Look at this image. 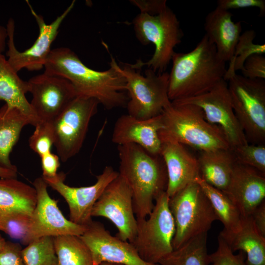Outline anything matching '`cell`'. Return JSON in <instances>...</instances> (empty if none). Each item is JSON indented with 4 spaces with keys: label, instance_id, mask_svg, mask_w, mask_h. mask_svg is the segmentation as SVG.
Returning <instances> with one entry per match:
<instances>
[{
    "label": "cell",
    "instance_id": "cell-31",
    "mask_svg": "<svg viewBox=\"0 0 265 265\" xmlns=\"http://www.w3.org/2000/svg\"><path fill=\"white\" fill-rule=\"evenodd\" d=\"M256 35L253 29L246 30L241 33L236 46L233 56L229 61V65L232 66L236 72L242 70L245 61L251 55L263 54L265 53L264 44L254 43Z\"/></svg>",
    "mask_w": 265,
    "mask_h": 265
},
{
    "label": "cell",
    "instance_id": "cell-29",
    "mask_svg": "<svg viewBox=\"0 0 265 265\" xmlns=\"http://www.w3.org/2000/svg\"><path fill=\"white\" fill-rule=\"evenodd\" d=\"M57 265H94L91 252L79 236L53 237Z\"/></svg>",
    "mask_w": 265,
    "mask_h": 265
},
{
    "label": "cell",
    "instance_id": "cell-6",
    "mask_svg": "<svg viewBox=\"0 0 265 265\" xmlns=\"http://www.w3.org/2000/svg\"><path fill=\"white\" fill-rule=\"evenodd\" d=\"M224 80L227 82L236 117L248 143L265 144V80L250 79L228 67Z\"/></svg>",
    "mask_w": 265,
    "mask_h": 265
},
{
    "label": "cell",
    "instance_id": "cell-28",
    "mask_svg": "<svg viewBox=\"0 0 265 265\" xmlns=\"http://www.w3.org/2000/svg\"><path fill=\"white\" fill-rule=\"evenodd\" d=\"M207 233L195 237L163 258L159 265H210Z\"/></svg>",
    "mask_w": 265,
    "mask_h": 265
},
{
    "label": "cell",
    "instance_id": "cell-15",
    "mask_svg": "<svg viewBox=\"0 0 265 265\" xmlns=\"http://www.w3.org/2000/svg\"><path fill=\"white\" fill-rule=\"evenodd\" d=\"M119 175L111 166H106L97 176V181L87 186L72 187L64 183L65 174L58 173L54 178L44 180L48 186L59 193L65 200L70 211V220L86 226L92 220L93 208L106 186Z\"/></svg>",
    "mask_w": 265,
    "mask_h": 265
},
{
    "label": "cell",
    "instance_id": "cell-35",
    "mask_svg": "<svg viewBox=\"0 0 265 265\" xmlns=\"http://www.w3.org/2000/svg\"><path fill=\"white\" fill-rule=\"evenodd\" d=\"M31 216L20 214L10 219L5 224L2 231L11 238L27 245V237Z\"/></svg>",
    "mask_w": 265,
    "mask_h": 265
},
{
    "label": "cell",
    "instance_id": "cell-17",
    "mask_svg": "<svg viewBox=\"0 0 265 265\" xmlns=\"http://www.w3.org/2000/svg\"><path fill=\"white\" fill-rule=\"evenodd\" d=\"M80 237L89 248L94 265L103 262L124 265H159L144 261L132 243L112 236L101 222L92 220Z\"/></svg>",
    "mask_w": 265,
    "mask_h": 265
},
{
    "label": "cell",
    "instance_id": "cell-37",
    "mask_svg": "<svg viewBox=\"0 0 265 265\" xmlns=\"http://www.w3.org/2000/svg\"><path fill=\"white\" fill-rule=\"evenodd\" d=\"M22 250L19 243L6 241L5 247L0 252V265H24Z\"/></svg>",
    "mask_w": 265,
    "mask_h": 265
},
{
    "label": "cell",
    "instance_id": "cell-7",
    "mask_svg": "<svg viewBox=\"0 0 265 265\" xmlns=\"http://www.w3.org/2000/svg\"><path fill=\"white\" fill-rule=\"evenodd\" d=\"M168 204L175 225L173 250L207 233L212 223L218 220L210 201L195 181L170 197Z\"/></svg>",
    "mask_w": 265,
    "mask_h": 265
},
{
    "label": "cell",
    "instance_id": "cell-39",
    "mask_svg": "<svg viewBox=\"0 0 265 265\" xmlns=\"http://www.w3.org/2000/svg\"><path fill=\"white\" fill-rule=\"evenodd\" d=\"M41 167L44 180L51 179L57 175V170L60 166L59 158L58 155L51 152L41 157Z\"/></svg>",
    "mask_w": 265,
    "mask_h": 265
},
{
    "label": "cell",
    "instance_id": "cell-10",
    "mask_svg": "<svg viewBox=\"0 0 265 265\" xmlns=\"http://www.w3.org/2000/svg\"><path fill=\"white\" fill-rule=\"evenodd\" d=\"M99 104L94 98L78 96L52 122L53 145L62 161L80 152Z\"/></svg>",
    "mask_w": 265,
    "mask_h": 265
},
{
    "label": "cell",
    "instance_id": "cell-24",
    "mask_svg": "<svg viewBox=\"0 0 265 265\" xmlns=\"http://www.w3.org/2000/svg\"><path fill=\"white\" fill-rule=\"evenodd\" d=\"M222 237L233 252L242 251L247 265H265V238L256 230L250 215L242 217L241 229L236 233L222 230Z\"/></svg>",
    "mask_w": 265,
    "mask_h": 265
},
{
    "label": "cell",
    "instance_id": "cell-11",
    "mask_svg": "<svg viewBox=\"0 0 265 265\" xmlns=\"http://www.w3.org/2000/svg\"><path fill=\"white\" fill-rule=\"evenodd\" d=\"M73 0L67 9L50 24H47L43 17L37 14L27 2L32 14L34 17L39 27V35L28 49L23 52L19 51L14 43L15 22L10 18L6 25L8 33L7 61L17 72L23 69L29 71H38L44 67L51 51V45L55 39L59 28L63 20L74 7Z\"/></svg>",
    "mask_w": 265,
    "mask_h": 265
},
{
    "label": "cell",
    "instance_id": "cell-14",
    "mask_svg": "<svg viewBox=\"0 0 265 265\" xmlns=\"http://www.w3.org/2000/svg\"><path fill=\"white\" fill-rule=\"evenodd\" d=\"M33 185L36 193V203L30 217L27 244L43 237L82 235L86 226L77 224L65 217L58 207L57 201L49 195L48 186L43 178L36 179Z\"/></svg>",
    "mask_w": 265,
    "mask_h": 265
},
{
    "label": "cell",
    "instance_id": "cell-33",
    "mask_svg": "<svg viewBox=\"0 0 265 265\" xmlns=\"http://www.w3.org/2000/svg\"><path fill=\"white\" fill-rule=\"evenodd\" d=\"M35 127V130L29 138V146L41 157L51 152V147L54 144L52 122H39Z\"/></svg>",
    "mask_w": 265,
    "mask_h": 265
},
{
    "label": "cell",
    "instance_id": "cell-43",
    "mask_svg": "<svg viewBox=\"0 0 265 265\" xmlns=\"http://www.w3.org/2000/svg\"><path fill=\"white\" fill-rule=\"evenodd\" d=\"M7 38H8V33L6 27L0 25V53H1L5 50Z\"/></svg>",
    "mask_w": 265,
    "mask_h": 265
},
{
    "label": "cell",
    "instance_id": "cell-26",
    "mask_svg": "<svg viewBox=\"0 0 265 265\" xmlns=\"http://www.w3.org/2000/svg\"><path fill=\"white\" fill-rule=\"evenodd\" d=\"M31 125L30 120L19 109L4 104L0 108V165L17 169L10 159V154L18 141L23 128Z\"/></svg>",
    "mask_w": 265,
    "mask_h": 265
},
{
    "label": "cell",
    "instance_id": "cell-12",
    "mask_svg": "<svg viewBox=\"0 0 265 265\" xmlns=\"http://www.w3.org/2000/svg\"><path fill=\"white\" fill-rule=\"evenodd\" d=\"M172 102L199 107L206 120L222 130L231 149L248 143L234 112L227 82L224 79L204 94Z\"/></svg>",
    "mask_w": 265,
    "mask_h": 265
},
{
    "label": "cell",
    "instance_id": "cell-36",
    "mask_svg": "<svg viewBox=\"0 0 265 265\" xmlns=\"http://www.w3.org/2000/svg\"><path fill=\"white\" fill-rule=\"evenodd\" d=\"M242 76L250 79H265V57L263 54H254L245 61L241 71Z\"/></svg>",
    "mask_w": 265,
    "mask_h": 265
},
{
    "label": "cell",
    "instance_id": "cell-34",
    "mask_svg": "<svg viewBox=\"0 0 265 265\" xmlns=\"http://www.w3.org/2000/svg\"><path fill=\"white\" fill-rule=\"evenodd\" d=\"M209 257L210 265H247L244 253L239 251L237 254H235L220 236L218 237V247L216 250L209 254Z\"/></svg>",
    "mask_w": 265,
    "mask_h": 265
},
{
    "label": "cell",
    "instance_id": "cell-8",
    "mask_svg": "<svg viewBox=\"0 0 265 265\" xmlns=\"http://www.w3.org/2000/svg\"><path fill=\"white\" fill-rule=\"evenodd\" d=\"M120 67L126 80L128 114L140 119L161 114L171 102L168 96L169 73L157 74L148 68L143 76L129 63Z\"/></svg>",
    "mask_w": 265,
    "mask_h": 265
},
{
    "label": "cell",
    "instance_id": "cell-19",
    "mask_svg": "<svg viewBox=\"0 0 265 265\" xmlns=\"http://www.w3.org/2000/svg\"><path fill=\"white\" fill-rule=\"evenodd\" d=\"M162 127L161 114L148 119L122 115L114 124L111 141L117 146L136 144L152 155H160L162 143L159 132Z\"/></svg>",
    "mask_w": 265,
    "mask_h": 265
},
{
    "label": "cell",
    "instance_id": "cell-18",
    "mask_svg": "<svg viewBox=\"0 0 265 265\" xmlns=\"http://www.w3.org/2000/svg\"><path fill=\"white\" fill-rule=\"evenodd\" d=\"M223 192L236 206L242 217L249 216L265 200V174L236 161L228 186Z\"/></svg>",
    "mask_w": 265,
    "mask_h": 265
},
{
    "label": "cell",
    "instance_id": "cell-2",
    "mask_svg": "<svg viewBox=\"0 0 265 265\" xmlns=\"http://www.w3.org/2000/svg\"><path fill=\"white\" fill-rule=\"evenodd\" d=\"M169 73L168 96L171 102L204 94L224 79L226 62L204 34L187 53H174Z\"/></svg>",
    "mask_w": 265,
    "mask_h": 265
},
{
    "label": "cell",
    "instance_id": "cell-38",
    "mask_svg": "<svg viewBox=\"0 0 265 265\" xmlns=\"http://www.w3.org/2000/svg\"><path fill=\"white\" fill-rule=\"evenodd\" d=\"M217 6L229 10L247 7H257L260 10V14L263 16L265 13V0H218Z\"/></svg>",
    "mask_w": 265,
    "mask_h": 265
},
{
    "label": "cell",
    "instance_id": "cell-27",
    "mask_svg": "<svg viewBox=\"0 0 265 265\" xmlns=\"http://www.w3.org/2000/svg\"><path fill=\"white\" fill-rule=\"evenodd\" d=\"M195 181L198 183L208 198L218 220L223 225V230L236 233L241 228L242 216L234 203L222 191L206 183L199 176Z\"/></svg>",
    "mask_w": 265,
    "mask_h": 265
},
{
    "label": "cell",
    "instance_id": "cell-20",
    "mask_svg": "<svg viewBox=\"0 0 265 265\" xmlns=\"http://www.w3.org/2000/svg\"><path fill=\"white\" fill-rule=\"evenodd\" d=\"M160 155L167 174L166 192L170 198L200 176L197 159L183 145L176 142L161 143Z\"/></svg>",
    "mask_w": 265,
    "mask_h": 265
},
{
    "label": "cell",
    "instance_id": "cell-9",
    "mask_svg": "<svg viewBox=\"0 0 265 265\" xmlns=\"http://www.w3.org/2000/svg\"><path fill=\"white\" fill-rule=\"evenodd\" d=\"M166 191L155 200L148 219L136 218L137 232L132 243L140 258L151 264L159 262L173 250L175 225Z\"/></svg>",
    "mask_w": 265,
    "mask_h": 265
},
{
    "label": "cell",
    "instance_id": "cell-41",
    "mask_svg": "<svg viewBox=\"0 0 265 265\" xmlns=\"http://www.w3.org/2000/svg\"><path fill=\"white\" fill-rule=\"evenodd\" d=\"M250 216L258 233L265 238V201L262 202L252 212Z\"/></svg>",
    "mask_w": 265,
    "mask_h": 265
},
{
    "label": "cell",
    "instance_id": "cell-40",
    "mask_svg": "<svg viewBox=\"0 0 265 265\" xmlns=\"http://www.w3.org/2000/svg\"><path fill=\"white\" fill-rule=\"evenodd\" d=\"M130 1L139 9L140 13L151 15L159 14L167 6L166 0H132Z\"/></svg>",
    "mask_w": 265,
    "mask_h": 265
},
{
    "label": "cell",
    "instance_id": "cell-22",
    "mask_svg": "<svg viewBox=\"0 0 265 265\" xmlns=\"http://www.w3.org/2000/svg\"><path fill=\"white\" fill-rule=\"evenodd\" d=\"M36 203L34 187L13 178L0 179V231L6 222L20 214L31 216Z\"/></svg>",
    "mask_w": 265,
    "mask_h": 265
},
{
    "label": "cell",
    "instance_id": "cell-13",
    "mask_svg": "<svg viewBox=\"0 0 265 265\" xmlns=\"http://www.w3.org/2000/svg\"><path fill=\"white\" fill-rule=\"evenodd\" d=\"M91 215L108 219L118 229L116 237L133 242L137 232V220L133 209L132 194L119 175L105 188L95 204Z\"/></svg>",
    "mask_w": 265,
    "mask_h": 265
},
{
    "label": "cell",
    "instance_id": "cell-21",
    "mask_svg": "<svg viewBox=\"0 0 265 265\" xmlns=\"http://www.w3.org/2000/svg\"><path fill=\"white\" fill-rule=\"evenodd\" d=\"M232 17L229 10L216 6L205 19V34L215 46L220 58L225 62L232 58L242 30L241 22H234Z\"/></svg>",
    "mask_w": 265,
    "mask_h": 265
},
{
    "label": "cell",
    "instance_id": "cell-44",
    "mask_svg": "<svg viewBox=\"0 0 265 265\" xmlns=\"http://www.w3.org/2000/svg\"><path fill=\"white\" fill-rule=\"evenodd\" d=\"M6 243V241L4 238L0 235V252L3 249Z\"/></svg>",
    "mask_w": 265,
    "mask_h": 265
},
{
    "label": "cell",
    "instance_id": "cell-23",
    "mask_svg": "<svg viewBox=\"0 0 265 265\" xmlns=\"http://www.w3.org/2000/svg\"><path fill=\"white\" fill-rule=\"evenodd\" d=\"M28 81L22 80L0 53V101H4L8 106L20 110L35 126L39 121L34 113L26 94L29 92Z\"/></svg>",
    "mask_w": 265,
    "mask_h": 265
},
{
    "label": "cell",
    "instance_id": "cell-3",
    "mask_svg": "<svg viewBox=\"0 0 265 265\" xmlns=\"http://www.w3.org/2000/svg\"><path fill=\"white\" fill-rule=\"evenodd\" d=\"M117 150L119 175L131 189L134 213L136 218H146L156 198L166 191L168 179L163 160L134 144L118 145Z\"/></svg>",
    "mask_w": 265,
    "mask_h": 265
},
{
    "label": "cell",
    "instance_id": "cell-1",
    "mask_svg": "<svg viewBox=\"0 0 265 265\" xmlns=\"http://www.w3.org/2000/svg\"><path fill=\"white\" fill-rule=\"evenodd\" d=\"M109 68L93 70L86 66L70 49L52 50L44 65V72L68 80L78 96L93 98L106 109L126 107L129 98L126 80L120 67L111 56Z\"/></svg>",
    "mask_w": 265,
    "mask_h": 265
},
{
    "label": "cell",
    "instance_id": "cell-30",
    "mask_svg": "<svg viewBox=\"0 0 265 265\" xmlns=\"http://www.w3.org/2000/svg\"><path fill=\"white\" fill-rule=\"evenodd\" d=\"M24 265H57L53 237L36 238L22 250Z\"/></svg>",
    "mask_w": 265,
    "mask_h": 265
},
{
    "label": "cell",
    "instance_id": "cell-4",
    "mask_svg": "<svg viewBox=\"0 0 265 265\" xmlns=\"http://www.w3.org/2000/svg\"><path fill=\"white\" fill-rule=\"evenodd\" d=\"M161 115L162 127L159 132L161 143L176 142L201 152L231 149L222 130L208 122L197 106L171 102Z\"/></svg>",
    "mask_w": 265,
    "mask_h": 265
},
{
    "label": "cell",
    "instance_id": "cell-16",
    "mask_svg": "<svg viewBox=\"0 0 265 265\" xmlns=\"http://www.w3.org/2000/svg\"><path fill=\"white\" fill-rule=\"evenodd\" d=\"M27 81L32 94L30 104L39 123L52 122L78 96L72 84L58 76L44 72Z\"/></svg>",
    "mask_w": 265,
    "mask_h": 265
},
{
    "label": "cell",
    "instance_id": "cell-45",
    "mask_svg": "<svg viewBox=\"0 0 265 265\" xmlns=\"http://www.w3.org/2000/svg\"><path fill=\"white\" fill-rule=\"evenodd\" d=\"M99 265H124L113 263L103 262L101 263Z\"/></svg>",
    "mask_w": 265,
    "mask_h": 265
},
{
    "label": "cell",
    "instance_id": "cell-25",
    "mask_svg": "<svg viewBox=\"0 0 265 265\" xmlns=\"http://www.w3.org/2000/svg\"><path fill=\"white\" fill-rule=\"evenodd\" d=\"M197 160L201 177L210 185L225 191L237 161L231 149L201 152Z\"/></svg>",
    "mask_w": 265,
    "mask_h": 265
},
{
    "label": "cell",
    "instance_id": "cell-5",
    "mask_svg": "<svg viewBox=\"0 0 265 265\" xmlns=\"http://www.w3.org/2000/svg\"><path fill=\"white\" fill-rule=\"evenodd\" d=\"M132 23L138 41L144 45L152 43L155 48L149 60H138L131 67L138 70L146 66L157 74L164 72L184 36L176 15L167 6L156 15L140 13Z\"/></svg>",
    "mask_w": 265,
    "mask_h": 265
},
{
    "label": "cell",
    "instance_id": "cell-42",
    "mask_svg": "<svg viewBox=\"0 0 265 265\" xmlns=\"http://www.w3.org/2000/svg\"><path fill=\"white\" fill-rule=\"evenodd\" d=\"M17 177V169H11L0 165V178H13Z\"/></svg>",
    "mask_w": 265,
    "mask_h": 265
},
{
    "label": "cell",
    "instance_id": "cell-32",
    "mask_svg": "<svg viewBox=\"0 0 265 265\" xmlns=\"http://www.w3.org/2000/svg\"><path fill=\"white\" fill-rule=\"evenodd\" d=\"M237 162L265 174V145L247 143L231 149Z\"/></svg>",
    "mask_w": 265,
    "mask_h": 265
}]
</instances>
